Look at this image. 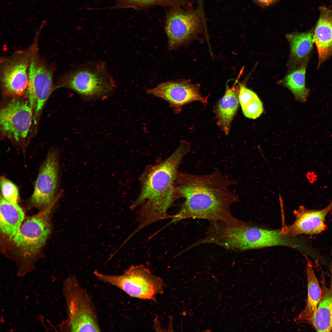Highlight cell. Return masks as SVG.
I'll return each instance as SVG.
<instances>
[{
  "mask_svg": "<svg viewBox=\"0 0 332 332\" xmlns=\"http://www.w3.org/2000/svg\"><path fill=\"white\" fill-rule=\"evenodd\" d=\"M236 182L218 170L205 175L179 172L175 185L176 198L184 201L171 223L188 218L206 219L210 221L235 223L231 206L238 201L231 187Z\"/></svg>",
  "mask_w": 332,
  "mask_h": 332,
  "instance_id": "obj_1",
  "label": "cell"
},
{
  "mask_svg": "<svg viewBox=\"0 0 332 332\" xmlns=\"http://www.w3.org/2000/svg\"><path fill=\"white\" fill-rule=\"evenodd\" d=\"M190 148L187 141L182 140L169 157L148 166L143 172L140 193L130 208L133 210L139 208L136 212L137 231L157 221L173 218V215L167 212L176 199L175 185L179 167Z\"/></svg>",
  "mask_w": 332,
  "mask_h": 332,
  "instance_id": "obj_2",
  "label": "cell"
},
{
  "mask_svg": "<svg viewBox=\"0 0 332 332\" xmlns=\"http://www.w3.org/2000/svg\"><path fill=\"white\" fill-rule=\"evenodd\" d=\"M60 85L87 100L105 99L114 91L115 82L103 61L76 64L60 78Z\"/></svg>",
  "mask_w": 332,
  "mask_h": 332,
  "instance_id": "obj_3",
  "label": "cell"
},
{
  "mask_svg": "<svg viewBox=\"0 0 332 332\" xmlns=\"http://www.w3.org/2000/svg\"><path fill=\"white\" fill-rule=\"evenodd\" d=\"M63 292L67 317L59 325V330L69 332L100 331L92 301L75 277L70 275L64 280Z\"/></svg>",
  "mask_w": 332,
  "mask_h": 332,
  "instance_id": "obj_4",
  "label": "cell"
},
{
  "mask_svg": "<svg viewBox=\"0 0 332 332\" xmlns=\"http://www.w3.org/2000/svg\"><path fill=\"white\" fill-rule=\"evenodd\" d=\"M93 273L99 280L120 289L132 297L154 300L163 291L162 280L143 265L131 266L120 275L105 274L97 270Z\"/></svg>",
  "mask_w": 332,
  "mask_h": 332,
  "instance_id": "obj_5",
  "label": "cell"
},
{
  "mask_svg": "<svg viewBox=\"0 0 332 332\" xmlns=\"http://www.w3.org/2000/svg\"><path fill=\"white\" fill-rule=\"evenodd\" d=\"M226 241L232 250L243 251L276 246L295 247L294 237L283 235L281 229L270 230L254 226L243 221L230 227Z\"/></svg>",
  "mask_w": 332,
  "mask_h": 332,
  "instance_id": "obj_6",
  "label": "cell"
},
{
  "mask_svg": "<svg viewBox=\"0 0 332 332\" xmlns=\"http://www.w3.org/2000/svg\"><path fill=\"white\" fill-rule=\"evenodd\" d=\"M167 12L164 28L168 47L175 49L192 39L202 29L204 18L201 4L195 9L189 6H173Z\"/></svg>",
  "mask_w": 332,
  "mask_h": 332,
  "instance_id": "obj_7",
  "label": "cell"
},
{
  "mask_svg": "<svg viewBox=\"0 0 332 332\" xmlns=\"http://www.w3.org/2000/svg\"><path fill=\"white\" fill-rule=\"evenodd\" d=\"M60 197L59 194L38 213L27 219L13 238L24 257L35 255L45 243L50 231V213Z\"/></svg>",
  "mask_w": 332,
  "mask_h": 332,
  "instance_id": "obj_8",
  "label": "cell"
},
{
  "mask_svg": "<svg viewBox=\"0 0 332 332\" xmlns=\"http://www.w3.org/2000/svg\"><path fill=\"white\" fill-rule=\"evenodd\" d=\"M37 49H35L32 55L26 92L29 105L34 113L35 123L52 92L53 86L52 70L39 57Z\"/></svg>",
  "mask_w": 332,
  "mask_h": 332,
  "instance_id": "obj_9",
  "label": "cell"
},
{
  "mask_svg": "<svg viewBox=\"0 0 332 332\" xmlns=\"http://www.w3.org/2000/svg\"><path fill=\"white\" fill-rule=\"evenodd\" d=\"M36 46L18 52L3 59L1 79L4 90L10 94L20 96L26 92L28 72L33 53Z\"/></svg>",
  "mask_w": 332,
  "mask_h": 332,
  "instance_id": "obj_10",
  "label": "cell"
},
{
  "mask_svg": "<svg viewBox=\"0 0 332 332\" xmlns=\"http://www.w3.org/2000/svg\"><path fill=\"white\" fill-rule=\"evenodd\" d=\"M146 92L167 101L176 114L181 111L184 105L193 101H198L204 105L207 103L208 97L202 95L199 86L187 80L163 82L147 89Z\"/></svg>",
  "mask_w": 332,
  "mask_h": 332,
  "instance_id": "obj_11",
  "label": "cell"
},
{
  "mask_svg": "<svg viewBox=\"0 0 332 332\" xmlns=\"http://www.w3.org/2000/svg\"><path fill=\"white\" fill-rule=\"evenodd\" d=\"M33 119V111L29 103L13 99L1 111V130L7 136L18 141L26 137Z\"/></svg>",
  "mask_w": 332,
  "mask_h": 332,
  "instance_id": "obj_12",
  "label": "cell"
},
{
  "mask_svg": "<svg viewBox=\"0 0 332 332\" xmlns=\"http://www.w3.org/2000/svg\"><path fill=\"white\" fill-rule=\"evenodd\" d=\"M332 210V200L325 208L320 210L300 206L294 211V222L290 225L283 227L281 229V232L286 236L292 237L302 234H320L326 230L325 218Z\"/></svg>",
  "mask_w": 332,
  "mask_h": 332,
  "instance_id": "obj_13",
  "label": "cell"
},
{
  "mask_svg": "<svg viewBox=\"0 0 332 332\" xmlns=\"http://www.w3.org/2000/svg\"><path fill=\"white\" fill-rule=\"evenodd\" d=\"M58 169L57 153L50 152L40 170L31 197V201L35 206L45 207L55 197Z\"/></svg>",
  "mask_w": 332,
  "mask_h": 332,
  "instance_id": "obj_14",
  "label": "cell"
},
{
  "mask_svg": "<svg viewBox=\"0 0 332 332\" xmlns=\"http://www.w3.org/2000/svg\"><path fill=\"white\" fill-rule=\"evenodd\" d=\"M319 11L313 35L318 54V68L332 55V11L322 6Z\"/></svg>",
  "mask_w": 332,
  "mask_h": 332,
  "instance_id": "obj_15",
  "label": "cell"
},
{
  "mask_svg": "<svg viewBox=\"0 0 332 332\" xmlns=\"http://www.w3.org/2000/svg\"><path fill=\"white\" fill-rule=\"evenodd\" d=\"M239 84L237 81L231 86H227L224 94L217 105L216 114L217 125L227 136L232 121L237 111L239 104Z\"/></svg>",
  "mask_w": 332,
  "mask_h": 332,
  "instance_id": "obj_16",
  "label": "cell"
},
{
  "mask_svg": "<svg viewBox=\"0 0 332 332\" xmlns=\"http://www.w3.org/2000/svg\"><path fill=\"white\" fill-rule=\"evenodd\" d=\"M313 35L312 30L302 32H293L286 35L290 47L288 62L290 71L309 58L314 43Z\"/></svg>",
  "mask_w": 332,
  "mask_h": 332,
  "instance_id": "obj_17",
  "label": "cell"
},
{
  "mask_svg": "<svg viewBox=\"0 0 332 332\" xmlns=\"http://www.w3.org/2000/svg\"><path fill=\"white\" fill-rule=\"evenodd\" d=\"M307 263L306 272L307 284V297L304 309L294 319L297 324H311L313 317L319 303L322 294L321 288L315 273L310 260L305 255Z\"/></svg>",
  "mask_w": 332,
  "mask_h": 332,
  "instance_id": "obj_18",
  "label": "cell"
},
{
  "mask_svg": "<svg viewBox=\"0 0 332 332\" xmlns=\"http://www.w3.org/2000/svg\"><path fill=\"white\" fill-rule=\"evenodd\" d=\"M330 271V285L327 287L323 283L321 299L311 322L317 332H330L332 329V260Z\"/></svg>",
  "mask_w": 332,
  "mask_h": 332,
  "instance_id": "obj_19",
  "label": "cell"
},
{
  "mask_svg": "<svg viewBox=\"0 0 332 332\" xmlns=\"http://www.w3.org/2000/svg\"><path fill=\"white\" fill-rule=\"evenodd\" d=\"M0 226L2 232L10 239L16 235L24 220V214L17 204L0 198Z\"/></svg>",
  "mask_w": 332,
  "mask_h": 332,
  "instance_id": "obj_20",
  "label": "cell"
},
{
  "mask_svg": "<svg viewBox=\"0 0 332 332\" xmlns=\"http://www.w3.org/2000/svg\"><path fill=\"white\" fill-rule=\"evenodd\" d=\"M309 60V58L306 59L290 70L289 73L278 82L279 84L289 89L295 98L301 102L307 101L309 94V90L305 83L306 71Z\"/></svg>",
  "mask_w": 332,
  "mask_h": 332,
  "instance_id": "obj_21",
  "label": "cell"
},
{
  "mask_svg": "<svg viewBox=\"0 0 332 332\" xmlns=\"http://www.w3.org/2000/svg\"><path fill=\"white\" fill-rule=\"evenodd\" d=\"M189 5L188 0H115L114 5L107 9L111 10L132 9L141 10L155 6L186 7Z\"/></svg>",
  "mask_w": 332,
  "mask_h": 332,
  "instance_id": "obj_22",
  "label": "cell"
},
{
  "mask_svg": "<svg viewBox=\"0 0 332 332\" xmlns=\"http://www.w3.org/2000/svg\"><path fill=\"white\" fill-rule=\"evenodd\" d=\"M239 102L242 112L246 117L255 119L259 117L263 111L262 103L257 94L239 84Z\"/></svg>",
  "mask_w": 332,
  "mask_h": 332,
  "instance_id": "obj_23",
  "label": "cell"
},
{
  "mask_svg": "<svg viewBox=\"0 0 332 332\" xmlns=\"http://www.w3.org/2000/svg\"><path fill=\"white\" fill-rule=\"evenodd\" d=\"M0 185L2 197L11 203L17 204L19 199L17 187L11 181L2 176L0 178Z\"/></svg>",
  "mask_w": 332,
  "mask_h": 332,
  "instance_id": "obj_24",
  "label": "cell"
},
{
  "mask_svg": "<svg viewBox=\"0 0 332 332\" xmlns=\"http://www.w3.org/2000/svg\"><path fill=\"white\" fill-rule=\"evenodd\" d=\"M279 0H253L254 3L263 8H266L276 4Z\"/></svg>",
  "mask_w": 332,
  "mask_h": 332,
  "instance_id": "obj_25",
  "label": "cell"
},
{
  "mask_svg": "<svg viewBox=\"0 0 332 332\" xmlns=\"http://www.w3.org/2000/svg\"><path fill=\"white\" fill-rule=\"evenodd\" d=\"M331 327H332V320H331Z\"/></svg>",
  "mask_w": 332,
  "mask_h": 332,
  "instance_id": "obj_26",
  "label": "cell"
}]
</instances>
